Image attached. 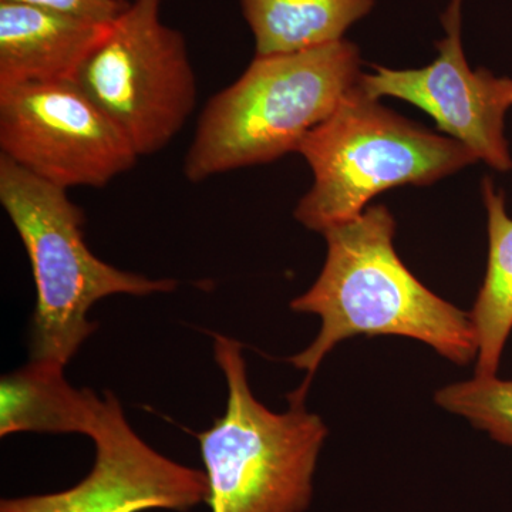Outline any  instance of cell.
<instances>
[{"mask_svg": "<svg viewBox=\"0 0 512 512\" xmlns=\"http://www.w3.org/2000/svg\"><path fill=\"white\" fill-rule=\"evenodd\" d=\"M110 23L0 2V89L74 80Z\"/></svg>", "mask_w": 512, "mask_h": 512, "instance_id": "obj_10", "label": "cell"}, {"mask_svg": "<svg viewBox=\"0 0 512 512\" xmlns=\"http://www.w3.org/2000/svg\"><path fill=\"white\" fill-rule=\"evenodd\" d=\"M463 0H451L441 16L446 37L436 43V60L423 69L375 66L362 73L359 86L372 99H402L436 121L439 130L466 146L494 170L510 171L512 158L504 136V117L512 107V79L490 70H471L461 42Z\"/></svg>", "mask_w": 512, "mask_h": 512, "instance_id": "obj_8", "label": "cell"}, {"mask_svg": "<svg viewBox=\"0 0 512 512\" xmlns=\"http://www.w3.org/2000/svg\"><path fill=\"white\" fill-rule=\"evenodd\" d=\"M104 399L67 383L64 367L33 362L0 382V436L16 433L92 437Z\"/></svg>", "mask_w": 512, "mask_h": 512, "instance_id": "obj_11", "label": "cell"}, {"mask_svg": "<svg viewBox=\"0 0 512 512\" xmlns=\"http://www.w3.org/2000/svg\"><path fill=\"white\" fill-rule=\"evenodd\" d=\"M103 399L90 437L96 460L89 476L59 493L2 500L0 512H187L207 503L205 473L148 446L128 424L119 399L107 390Z\"/></svg>", "mask_w": 512, "mask_h": 512, "instance_id": "obj_9", "label": "cell"}, {"mask_svg": "<svg viewBox=\"0 0 512 512\" xmlns=\"http://www.w3.org/2000/svg\"><path fill=\"white\" fill-rule=\"evenodd\" d=\"M0 2L23 3L37 8L56 10L67 15L111 23L127 8V0H0Z\"/></svg>", "mask_w": 512, "mask_h": 512, "instance_id": "obj_15", "label": "cell"}, {"mask_svg": "<svg viewBox=\"0 0 512 512\" xmlns=\"http://www.w3.org/2000/svg\"><path fill=\"white\" fill-rule=\"evenodd\" d=\"M255 56L292 55L343 40L375 0H239Z\"/></svg>", "mask_w": 512, "mask_h": 512, "instance_id": "obj_12", "label": "cell"}, {"mask_svg": "<svg viewBox=\"0 0 512 512\" xmlns=\"http://www.w3.org/2000/svg\"><path fill=\"white\" fill-rule=\"evenodd\" d=\"M325 264L293 312L319 316L315 340L289 357L306 373L299 389L308 393L325 357L355 336H403L419 340L454 365L477 359L478 343L470 313L444 301L407 269L394 248L396 221L384 205L367 207L360 217L322 232Z\"/></svg>", "mask_w": 512, "mask_h": 512, "instance_id": "obj_1", "label": "cell"}, {"mask_svg": "<svg viewBox=\"0 0 512 512\" xmlns=\"http://www.w3.org/2000/svg\"><path fill=\"white\" fill-rule=\"evenodd\" d=\"M141 156L167 147L197 104V79L181 32L160 0H131L73 80Z\"/></svg>", "mask_w": 512, "mask_h": 512, "instance_id": "obj_6", "label": "cell"}, {"mask_svg": "<svg viewBox=\"0 0 512 512\" xmlns=\"http://www.w3.org/2000/svg\"><path fill=\"white\" fill-rule=\"evenodd\" d=\"M0 151L63 190L106 187L140 158L73 80L0 89Z\"/></svg>", "mask_w": 512, "mask_h": 512, "instance_id": "obj_7", "label": "cell"}, {"mask_svg": "<svg viewBox=\"0 0 512 512\" xmlns=\"http://www.w3.org/2000/svg\"><path fill=\"white\" fill-rule=\"evenodd\" d=\"M441 409L464 417L491 439L512 447V380L474 377L437 390Z\"/></svg>", "mask_w": 512, "mask_h": 512, "instance_id": "obj_14", "label": "cell"}, {"mask_svg": "<svg viewBox=\"0 0 512 512\" xmlns=\"http://www.w3.org/2000/svg\"><path fill=\"white\" fill-rule=\"evenodd\" d=\"M0 204L28 252L36 286L30 360L66 366L97 329L90 309L113 295L173 292V279H150L101 261L84 239L83 211L67 190L0 156Z\"/></svg>", "mask_w": 512, "mask_h": 512, "instance_id": "obj_3", "label": "cell"}, {"mask_svg": "<svg viewBox=\"0 0 512 512\" xmlns=\"http://www.w3.org/2000/svg\"><path fill=\"white\" fill-rule=\"evenodd\" d=\"M488 218V264L471 322L476 330L477 377L498 376L505 343L512 332V218L505 210L503 191L491 178L483 180Z\"/></svg>", "mask_w": 512, "mask_h": 512, "instance_id": "obj_13", "label": "cell"}, {"mask_svg": "<svg viewBox=\"0 0 512 512\" xmlns=\"http://www.w3.org/2000/svg\"><path fill=\"white\" fill-rule=\"evenodd\" d=\"M296 153L311 165L313 184L295 218L320 234L360 217L383 191L433 184L478 161L454 138L437 136L382 106L359 83Z\"/></svg>", "mask_w": 512, "mask_h": 512, "instance_id": "obj_5", "label": "cell"}, {"mask_svg": "<svg viewBox=\"0 0 512 512\" xmlns=\"http://www.w3.org/2000/svg\"><path fill=\"white\" fill-rule=\"evenodd\" d=\"M214 357L227 380L224 416L197 434L211 512H305L328 427L296 389L275 413L252 394L242 345L220 333Z\"/></svg>", "mask_w": 512, "mask_h": 512, "instance_id": "obj_4", "label": "cell"}, {"mask_svg": "<svg viewBox=\"0 0 512 512\" xmlns=\"http://www.w3.org/2000/svg\"><path fill=\"white\" fill-rule=\"evenodd\" d=\"M360 63L359 49L345 39L292 55L255 56L202 110L185 177L202 183L296 153L359 83Z\"/></svg>", "mask_w": 512, "mask_h": 512, "instance_id": "obj_2", "label": "cell"}]
</instances>
